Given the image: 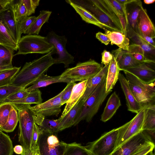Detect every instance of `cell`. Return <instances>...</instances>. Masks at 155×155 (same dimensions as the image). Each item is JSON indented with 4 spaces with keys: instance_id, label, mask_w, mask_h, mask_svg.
<instances>
[{
    "instance_id": "6da1fadb",
    "label": "cell",
    "mask_w": 155,
    "mask_h": 155,
    "mask_svg": "<svg viewBox=\"0 0 155 155\" xmlns=\"http://www.w3.org/2000/svg\"><path fill=\"white\" fill-rule=\"evenodd\" d=\"M51 51L31 61L26 62L9 85L25 89L54 64Z\"/></svg>"
},
{
    "instance_id": "7a4b0ae2",
    "label": "cell",
    "mask_w": 155,
    "mask_h": 155,
    "mask_svg": "<svg viewBox=\"0 0 155 155\" xmlns=\"http://www.w3.org/2000/svg\"><path fill=\"white\" fill-rule=\"evenodd\" d=\"M71 0L89 12L107 29L123 34V29L119 19L105 0Z\"/></svg>"
},
{
    "instance_id": "3957f363",
    "label": "cell",
    "mask_w": 155,
    "mask_h": 155,
    "mask_svg": "<svg viewBox=\"0 0 155 155\" xmlns=\"http://www.w3.org/2000/svg\"><path fill=\"white\" fill-rule=\"evenodd\" d=\"M106 77L86 99L73 126L76 125L82 120L90 122L97 112L106 98L111 92H106Z\"/></svg>"
},
{
    "instance_id": "277c9868",
    "label": "cell",
    "mask_w": 155,
    "mask_h": 155,
    "mask_svg": "<svg viewBox=\"0 0 155 155\" xmlns=\"http://www.w3.org/2000/svg\"><path fill=\"white\" fill-rule=\"evenodd\" d=\"M30 104L14 107L17 110L19 123L18 141L24 149H30L35 115Z\"/></svg>"
},
{
    "instance_id": "5b68a950",
    "label": "cell",
    "mask_w": 155,
    "mask_h": 155,
    "mask_svg": "<svg viewBox=\"0 0 155 155\" xmlns=\"http://www.w3.org/2000/svg\"><path fill=\"white\" fill-rule=\"evenodd\" d=\"M124 72L132 94L142 107L155 104V84H146L131 74Z\"/></svg>"
},
{
    "instance_id": "8992f818",
    "label": "cell",
    "mask_w": 155,
    "mask_h": 155,
    "mask_svg": "<svg viewBox=\"0 0 155 155\" xmlns=\"http://www.w3.org/2000/svg\"><path fill=\"white\" fill-rule=\"evenodd\" d=\"M103 67L102 64L90 59L84 62H79L75 67L68 68L61 75L60 78L69 82L83 81L95 76Z\"/></svg>"
},
{
    "instance_id": "52a82bcc",
    "label": "cell",
    "mask_w": 155,
    "mask_h": 155,
    "mask_svg": "<svg viewBox=\"0 0 155 155\" xmlns=\"http://www.w3.org/2000/svg\"><path fill=\"white\" fill-rule=\"evenodd\" d=\"M17 45L18 51L14 56L33 53L46 54L53 48L46 37L36 35L23 36L18 42Z\"/></svg>"
},
{
    "instance_id": "ba28073f",
    "label": "cell",
    "mask_w": 155,
    "mask_h": 155,
    "mask_svg": "<svg viewBox=\"0 0 155 155\" xmlns=\"http://www.w3.org/2000/svg\"><path fill=\"white\" fill-rule=\"evenodd\" d=\"M67 144L59 139L56 133L41 130L37 142L39 155H63Z\"/></svg>"
},
{
    "instance_id": "9c48e42d",
    "label": "cell",
    "mask_w": 155,
    "mask_h": 155,
    "mask_svg": "<svg viewBox=\"0 0 155 155\" xmlns=\"http://www.w3.org/2000/svg\"><path fill=\"white\" fill-rule=\"evenodd\" d=\"M118 134L117 128L114 129L85 147L94 155H111L115 150Z\"/></svg>"
},
{
    "instance_id": "30bf717a",
    "label": "cell",
    "mask_w": 155,
    "mask_h": 155,
    "mask_svg": "<svg viewBox=\"0 0 155 155\" xmlns=\"http://www.w3.org/2000/svg\"><path fill=\"white\" fill-rule=\"evenodd\" d=\"M47 41L53 47L52 54H56L58 57L54 58V64L63 63L65 68L74 62V57L67 50L66 45L67 39L65 36H60L53 31L49 32L46 37Z\"/></svg>"
},
{
    "instance_id": "8fae6325",
    "label": "cell",
    "mask_w": 155,
    "mask_h": 155,
    "mask_svg": "<svg viewBox=\"0 0 155 155\" xmlns=\"http://www.w3.org/2000/svg\"><path fill=\"white\" fill-rule=\"evenodd\" d=\"M144 117V109L143 108L130 121L117 128L118 134L115 150L142 131Z\"/></svg>"
},
{
    "instance_id": "7c38bea8",
    "label": "cell",
    "mask_w": 155,
    "mask_h": 155,
    "mask_svg": "<svg viewBox=\"0 0 155 155\" xmlns=\"http://www.w3.org/2000/svg\"><path fill=\"white\" fill-rule=\"evenodd\" d=\"M153 143L150 137L142 130L116 149L111 155H132Z\"/></svg>"
},
{
    "instance_id": "4fadbf2b",
    "label": "cell",
    "mask_w": 155,
    "mask_h": 155,
    "mask_svg": "<svg viewBox=\"0 0 155 155\" xmlns=\"http://www.w3.org/2000/svg\"><path fill=\"white\" fill-rule=\"evenodd\" d=\"M62 90L57 95L47 101L30 108L37 117L42 118L51 116H57L61 112V97Z\"/></svg>"
},
{
    "instance_id": "5bb4252c",
    "label": "cell",
    "mask_w": 155,
    "mask_h": 155,
    "mask_svg": "<svg viewBox=\"0 0 155 155\" xmlns=\"http://www.w3.org/2000/svg\"><path fill=\"white\" fill-rule=\"evenodd\" d=\"M12 2L7 8L0 12V21L18 42L21 38L18 22L16 20L13 10Z\"/></svg>"
},
{
    "instance_id": "9a60e30c",
    "label": "cell",
    "mask_w": 155,
    "mask_h": 155,
    "mask_svg": "<svg viewBox=\"0 0 155 155\" xmlns=\"http://www.w3.org/2000/svg\"><path fill=\"white\" fill-rule=\"evenodd\" d=\"M144 63L137 66L124 69L123 71L134 75L140 80L147 84H154L155 71Z\"/></svg>"
},
{
    "instance_id": "2e32d148",
    "label": "cell",
    "mask_w": 155,
    "mask_h": 155,
    "mask_svg": "<svg viewBox=\"0 0 155 155\" xmlns=\"http://www.w3.org/2000/svg\"><path fill=\"white\" fill-rule=\"evenodd\" d=\"M118 80L125 96L128 110L137 113L143 108L137 101L132 94L125 77L119 73Z\"/></svg>"
},
{
    "instance_id": "e0dca14e",
    "label": "cell",
    "mask_w": 155,
    "mask_h": 155,
    "mask_svg": "<svg viewBox=\"0 0 155 155\" xmlns=\"http://www.w3.org/2000/svg\"><path fill=\"white\" fill-rule=\"evenodd\" d=\"M112 54L117 61L120 70L123 71L145 63L136 60L127 51L120 48L113 51Z\"/></svg>"
},
{
    "instance_id": "ac0fdd59",
    "label": "cell",
    "mask_w": 155,
    "mask_h": 155,
    "mask_svg": "<svg viewBox=\"0 0 155 155\" xmlns=\"http://www.w3.org/2000/svg\"><path fill=\"white\" fill-rule=\"evenodd\" d=\"M137 25L145 35L153 39L155 38L154 26L148 16L147 10L143 7L138 16Z\"/></svg>"
},
{
    "instance_id": "d6986e66",
    "label": "cell",
    "mask_w": 155,
    "mask_h": 155,
    "mask_svg": "<svg viewBox=\"0 0 155 155\" xmlns=\"http://www.w3.org/2000/svg\"><path fill=\"white\" fill-rule=\"evenodd\" d=\"M143 7L142 2L140 0H131L126 4L127 26L128 25L135 30L139 14Z\"/></svg>"
},
{
    "instance_id": "ffe728a7",
    "label": "cell",
    "mask_w": 155,
    "mask_h": 155,
    "mask_svg": "<svg viewBox=\"0 0 155 155\" xmlns=\"http://www.w3.org/2000/svg\"><path fill=\"white\" fill-rule=\"evenodd\" d=\"M87 80L81 81L74 85L71 95L61 115L62 117L66 114L80 100L86 90Z\"/></svg>"
},
{
    "instance_id": "44dd1931",
    "label": "cell",
    "mask_w": 155,
    "mask_h": 155,
    "mask_svg": "<svg viewBox=\"0 0 155 155\" xmlns=\"http://www.w3.org/2000/svg\"><path fill=\"white\" fill-rule=\"evenodd\" d=\"M84 104L80 100L66 114L58 119L59 122V131L73 125L74 123L80 113Z\"/></svg>"
},
{
    "instance_id": "7402d4cb",
    "label": "cell",
    "mask_w": 155,
    "mask_h": 155,
    "mask_svg": "<svg viewBox=\"0 0 155 155\" xmlns=\"http://www.w3.org/2000/svg\"><path fill=\"white\" fill-rule=\"evenodd\" d=\"M109 65H105L101 71L94 77L87 80L84 93L81 98L84 103L87 98L95 90L103 79L106 77Z\"/></svg>"
},
{
    "instance_id": "603a6c76",
    "label": "cell",
    "mask_w": 155,
    "mask_h": 155,
    "mask_svg": "<svg viewBox=\"0 0 155 155\" xmlns=\"http://www.w3.org/2000/svg\"><path fill=\"white\" fill-rule=\"evenodd\" d=\"M121 105L120 100L115 92H114L108 100L101 115V120L106 122L110 119Z\"/></svg>"
},
{
    "instance_id": "cb8c5ba5",
    "label": "cell",
    "mask_w": 155,
    "mask_h": 155,
    "mask_svg": "<svg viewBox=\"0 0 155 155\" xmlns=\"http://www.w3.org/2000/svg\"><path fill=\"white\" fill-rule=\"evenodd\" d=\"M127 36L134 43L140 45L144 51L146 56L148 58L154 57L155 47L151 45L141 38L131 28L127 26Z\"/></svg>"
},
{
    "instance_id": "d4e9b609",
    "label": "cell",
    "mask_w": 155,
    "mask_h": 155,
    "mask_svg": "<svg viewBox=\"0 0 155 155\" xmlns=\"http://www.w3.org/2000/svg\"><path fill=\"white\" fill-rule=\"evenodd\" d=\"M120 70L116 59L113 56L109 64L106 77V92H111L118 79Z\"/></svg>"
},
{
    "instance_id": "484cf974",
    "label": "cell",
    "mask_w": 155,
    "mask_h": 155,
    "mask_svg": "<svg viewBox=\"0 0 155 155\" xmlns=\"http://www.w3.org/2000/svg\"><path fill=\"white\" fill-rule=\"evenodd\" d=\"M61 75L51 76L44 74L40 76L32 84V85L25 90L30 92L40 87H46L51 84L58 82H70L68 81L60 78Z\"/></svg>"
},
{
    "instance_id": "4316f807",
    "label": "cell",
    "mask_w": 155,
    "mask_h": 155,
    "mask_svg": "<svg viewBox=\"0 0 155 155\" xmlns=\"http://www.w3.org/2000/svg\"><path fill=\"white\" fill-rule=\"evenodd\" d=\"M65 1L74 9L80 15L83 20L87 23L95 25L103 29L104 28L103 24L86 9L73 2L71 0H67Z\"/></svg>"
},
{
    "instance_id": "83f0119b",
    "label": "cell",
    "mask_w": 155,
    "mask_h": 155,
    "mask_svg": "<svg viewBox=\"0 0 155 155\" xmlns=\"http://www.w3.org/2000/svg\"><path fill=\"white\" fill-rule=\"evenodd\" d=\"M103 29L110 39L111 45H115L124 50H128L129 40L124 35L118 31H110L105 28Z\"/></svg>"
},
{
    "instance_id": "f1b7e54d",
    "label": "cell",
    "mask_w": 155,
    "mask_h": 155,
    "mask_svg": "<svg viewBox=\"0 0 155 155\" xmlns=\"http://www.w3.org/2000/svg\"><path fill=\"white\" fill-rule=\"evenodd\" d=\"M42 101L41 92L38 89H37L30 92L29 95L25 98L17 100L9 101L5 103H10L14 107H15L27 104H38L42 103Z\"/></svg>"
},
{
    "instance_id": "f546056e",
    "label": "cell",
    "mask_w": 155,
    "mask_h": 155,
    "mask_svg": "<svg viewBox=\"0 0 155 155\" xmlns=\"http://www.w3.org/2000/svg\"><path fill=\"white\" fill-rule=\"evenodd\" d=\"M51 13L52 12L50 11H41L39 15L36 17L32 25L26 31V34L38 35L42 25L48 21Z\"/></svg>"
},
{
    "instance_id": "4dcf8cb0",
    "label": "cell",
    "mask_w": 155,
    "mask_h": 155,
    "mask_svg": "<svg viewBox=\"0 0 155 155\" xmlns=\"http://www.w3.org/2000/svg\"><path fill=\"white\" fill-rule=\"evenodd\" d=\"M144 109V117L142 130H155V104L148 106Z\"/></svg>"
},
{
    "instance_id": "1f68e13d",
    "label": "cell",
    "mask_w": 155,
    "mask_h": 155,
    "mask_svg": "<svg viewBox=\"0 0 155 155\" xmlns=\"http://www.w3.org/2000/svg\"><path fill=\"white\" fill-rule=\"evenodd\" d=\"M0 45L8 48L14 51L18 50L17 42L0 21Z\"/></svg>"
},
{
    "instance_id": "d6a6232c",
    "label": "cell",
    "mask_w": 155,
    "mask_h": 155,
    "mask_svg": "<svg viewBox=\"0 0 155 155\" xmlns=\"http://www.w3.org/2000/svg\"><path fill=\"white\" fill-rule=\"evenodd\" d=\"M127 51L138 61L147 64L155 63L154 60L150 59L146 56L144 50L138 45L134 43L130 45Z\"/></svg>"
},
{
    "instance_id": "836d02e7",
    "label": "cell",
    "mask_w": 155,
    "mask_h": 155,
    "mask_svg": "<svg viewBox=\"0 0 155 155\" xmlns=\"http://www.w3.org/2000/svg\"><path fill=\"white\" fill-rule=\"evenodd\" d=\"M63 155H94L85 146L74 142L67 143Z\"/></svg>"
},
{
    "instance_id": "e575fe53",
    "label": "cell",
    "mask_w": 155,
    "mask_h": 155,
    "mask_svg": "<svg viewBox=\"0 0 155 155\" xmlns=\"http://www.w3.org/2000/svg\"><path fill=\"white\" fill-rule=\"evenodd\" d=\"M12 142L9 136L0 130V155H13Z\"/></svg>"
},
{
    "instance_id": "d590c367",
    "label": "cell",
    "mask_w": 155,
    "mask_h": 155,
    "mask_svg": "<svg viewBox=\"0 0 155 155\" xmlns=\"http://www.w3.org/2000/svg\"><path fill=\"white\" fill-rule=\"evenodd\" d=\"M18 121L17 110L14 107L11 111L6 124L0 128L1 130L6 132H12L16 128Z\"/></svg>"
},
{
    "instance_id": "8d00e7d4",
    "label": "cell",
    "mask_w": 155,
    "mask_h": 155,
    "mask_svg": "<svg viewBox=\"0 0 155 155\" xmlns=\"http://www.w3.org/2000/svg\"><path fill=\"white\" fill-rule=\"evenodd\" d=\"M14 51L8 48L0 45V66L12 65Z\"/></svg>"
},
{
    "instance_id": "74e56055",
    "label": "cell",
    "mask_w": 155,
    "mask_h": 155,
    "mask_svg": "<svg viewBox=\"0 0 155 155\" xmlns=\"http://www.w3.org/2000/svg\"><path fill=\"white\" fill-rule=\"evenodd\" d=\"M39 127L43 131L57 133L59 131V122L58 119L50 120L45 118L41 125Z\"/></svg>"
},
{
    "instance_id": "f35d334b",
    "label": "cell",
    "mask_w": 155,
    "mask_h": 155,
    "mask_svg": "<svg viewBox=\"0 0 155 155\" xmlns=\"http://www.w3.org/2000/svg\"><path fill=\"white\" fill-rule=\"evenodd\" d=\"M20 68L21 67H14L13 68L0 74V87L9 84Z\"/></svg>"
},
{
    "instance_id": "ab89813d",
    "label": "cell",
    "mask_w": 155,
    "mask_h": 155,
    "mask_svg": "<svg viewBox=\"0 0 155 155\" xmlns=\"http://www.w3.org/2000/svg\"><path fill=\"white\" fill-rule=\"evenodd\" d=\"M15 18L18 22L27 16V11L21 0L14 1L12 2Z\"/></svg>"
},
{
    "instance_id": "60d3db41",
    "label": "cell",
    "mask_w": 155,
    "mask_h": 155,
    "mask_svg": "<svg viewBox=\"0 0 155 155\" xmlns=\"http://www.w3.org/2000/svg\"><path fill=\"white\" fill-rule=\"evenodd\" d=\"M13 107L10 103L0 104V128L4 126L7 123L10 113Z\"/></svg>"
},
{
    "instance_id": "b9f144b4",
    "label": "cell",
    "mask_w": 155,
    "mask_h": 155,
    "mask_svg": "<svg viewBox=\"0 0 155 155\" xmlns=\"http://www.w3.org/2000/svg\"><path fill=\"white\" fill-rule=\"evenodd\" d=\"M22 89L9 84L0 87V104L9 95Z\"/></svg>"
},
{
    "instance_id": "7bdbcfd3",
    "label": "cell",
    "mask_w": 155,
    "mask_h": 155,
    "mask_svg": "<svg viewBox=\"0 0 155 155\" xmlns=\"http://www.w3.org/2000/svg\"><path fill=\"white\" fill-rule=\"evenodd\" d=\"M35 16H26L18 21L20 32L21 34H26L36 18Z\"/></svg>"
},
{
    "instance_id": "ee69618b",
    "label": "cell",
    "mask_w": 155,
    "mask_h": 155,
    "mask_svg": "<svg viewBox=\"0 0 155 155\" xmlns=\"http://www.w3.org/2000/svg\"><path fill=\"white\" fill-rule=\"evenodd\" d=\"M41 132L39 126L35 123L32 135L30 149L33 150H38V141Z\"/></svg>"
},
{
    "instance_id": "f6af8a7d",
    "label": "cell",
    "mask_w": 155,
    "mask_h": 155,
    "mask_svg": "<svg viewBox=\"0 0 155 155\" xmlns=\"http://www.w3.org/2000/svg\"><path fill=\"white\" fill-rule=\"evenodd\" d=\"M106 2L119 19L122 26L123 34L127 36V24L125 17L117 11L112 6L108 0H105Z\"/></svg>"
},
{
    "instance_id": "bcb514c9",
    "label": "cell",
    "mask_w": 155,
    "mask_h": 155,
    "mask_svg": "<svg viewBox=\"0 0 155 155\" xmlns=\"http://www.w3.org/2000/svg\"><path fill=\"white\" fill-rule=\"evenodd\" d=\"M30 92L27 91L25 89L21 90L10 95L0 104L5 103L9 101H13L22 99L27 97L29 94Z\"/></svg>"
},
{
    "instance_id": "7dc6e473",
    "label": "cell",
    "mask_w": 155,
    "mask_h": 155,
    "mask_svg": "<svg viewBox=\"0 0 155 155\" xmlns=\"http://www.w3.org/2000/svg\"><path fill=\"white\" fill-rule=\"evenodd\" d=\"M27 11V16L35 13L37 7L39 5L40 0H21Z\"/></svg>"
},
{
    "instance_id": "c3c4849f",
    "label": "cell",
    "mask_w": 155,
    "mask_h": 155,
    "mask_svg": "<svg viewBox=\"0 0 155 155\" xmlns=\"http://www.w3.org/2000/svg\"><path fill=\"white\" fill-rule=\"evenodd\" d=\"M76 84L75 82H71L67 83L66 87L63 90L61 97V103L63 105L67 102L70 98L73 87Z\"/></svg>"
},
{
    "instance_id": "681fc988",
    "label": "cell",
    "mask_w": 155,
    "mask_h": 155,
    "mask_svg": "<svg viewBox=\"0 0 155 155\" xmlns=\"http://www.w3.org/2000/svg\"><path fill=\"white\" fill-rule=\"evenodd\" d=\"M113 7L121 15L124 16L126 19V4H121L117 0H108Z\"/></svg>"
},
{
    "instance_id": "f907efd6",
    "label": "cell",
    "mask_w": 155,
    "mask_h": 155,
    "mask_svg": "<svg viewBox=\"0 0 155 155\" xmlns=\"http://www.w3.org/2000/svg\"><path fill=\"white\" fill-rule=\"evenodd\" d=\"M101 63L105 65L109 64L113 56L112 53L106 50H104L101 53Z\"/></svg>"
},
{
    "instance_id": "816d5d0a",
    "label": "cell",
    "mask_w": 155,
    "mask_h": 155,
    "mask_svg": "<svg viewBox=\"0 0 155 155\" xmlns=\"http://www.w3.org/2000/svg\"><path fill=\"white\" fill-rule=\"evenodd\" d=\"M154 147V144L153 143L143 148L132 155H145L149 152L153 151Z\"/></svg>"
},
{
    "instance_id": "f5cc1de1",
    "label": "cell",
    "mask_w": 155,
    "mask_h": 155,
    "mask_svg": "<svg viewBox=\"0 0 155 155\" xmlns=\"http://www.w3.org/2000/svg\"><path fill=\"white\" fill-rule=\"evenodd\" d=\"M134 30L141 38L148 43L152 46L155 47V44L153 40V39L146 36L142 33L139 29L137 25Z\"/></svg>"
},
{
    "instance_id": "db71d44e",
    "label": "cell",
    "mask_w": 155,
    "mask_h": 155,
    "mask_svg": "<svg viewBox=\"0 0 155 155\" xmlns=\"http://www.w3.org/2000/svg\"><path fill=\"white\" fill-rule=\"evenodd\" d=\"M96 38L98 39L102 43L106 45H107L110 42V39L105 34L101 32H99L96 35Z\"/></svg>"
},
{
    "instance_id": "11a10c76",
    "label": "cell",
    "mask_w": 155,
    "mask_h": 155,
    "mask_svg": "<svg viewBox=\"0 0 155 155\" xmlns=\"http://www.w3.org/2000/svg\"><path fill=\"white\" fill-rule=\"evenodd\" d=\"M13 0H0V12L6 8Z\"/></svg>"
},
{
    "instance_id": "9f6ffc18",
    "label": "cell",
    "mask_w": 155,
    "mask_h": 155,
    "mask_svg": "<svg viewBox=\"0 0 155 155\" xmlns=\"http://www.w3.org/2000/svg\"><path fill=\"white\" fill-rule=\"evenodd\" d=\"M143 131L150 137L152 142L154 143L155 130H144Z\"/></svg>"
},
{
    "instance_id": "6f0895ef",
    "label": "cell",
    "mask_w": 155,
    "mask_h": 155,
    "mask_svg": "<svg viewBox=\"0 0 155 155\" xmlns=\"http://www.w3.org/2000/svg\"><path fill=\"white\" fill-rule=\"evenodd\" d=\"M38 150H33L30 149H24L21 155H34Z\"/></svg>"
},
{
    "instance_id": "680465c9",
    "label": "cell",
    "mask_w": 155,
    "mask_h": 155,
    "mask_svg": "<svg viewBox=\"0 0 155 155\" xmlns=\"http://www.w3.org/2000/svg\"><path fill=\"white\" fill-rule=\"evenodd\" d=\"M23 151V148L21 145H16L13 148V151L18 154H21Z\"/></svg>"
},
{
    "instance_id": "91938a15",
    "label": "cell",
    "mask_w": 155,
    "mask_h": 155,
    "mask_svg": "<svg viewBox=\"0 0 155 155\" xmlns=\"http://www.w3.org/2000/svg\"><path fill=\"white\" fill-rule=\"evenodd\" d=\"M12 65L5 66H0V74L7 70L12 69L14 68Z\"/></svg>"
},
{
    "instance_id": "94428289",
    "label": "cell",
    "mask_w": 155,
    "mask_h": 155,
    "mask_svg": "<svg viewBox=\"0 0 155 155\" xmlns=\"http://www.w3.org/2000/svg\"><path fill=\"white\" fill-rule=\"evenodd\" d=\"M144 3L147 4H150L154 3L155 0H144Z\"/></svg>"
},
{
    "instance_id": "6125c7cd",
    "label": "cell",
    "mask_w": 155,
    "mask_h": 155,
    "mask_svg": "<svg viewBox=\"0 0 155 155\" xmlns=\"http://www.w3.org/2000/svg\"><path fill=\"white\" fill-rule=\"evenodd\" d=\"M145 155H154L153 153V151H151L149 152Z\"/></svg>"
},
{
    "instance_id": "be15d7a7",
    "label": "cell",
    "mask_w": 155,
    "mask_h": 155,
    "mask_svg": "<svg viewBox=\"0 0 155 155\" xmlns=\"http://www.w3.org/2000/svg\"><path fill=\"white\" fill-rule=\"evenodd\" d=\"M34 155H39V154L38 151Z\"/></svg>"
},
{
    "instance_id": "e7e4bbea",
    "label": "cell",
    "mask_w": 155,
    "mask_h": 155,
    "mask_svg": "<svg viewBox=\"0 0 155 155\" xmlns=\"http://www.w3.org/2000/svg\"><path fill=\"white\" fill-rule=\"evenodd\" d=\"M0 130H1L0 129Z\"/></svg>"
}]
</instances>
